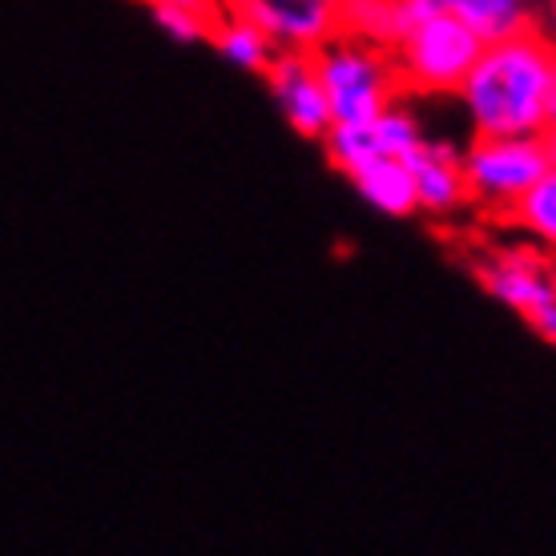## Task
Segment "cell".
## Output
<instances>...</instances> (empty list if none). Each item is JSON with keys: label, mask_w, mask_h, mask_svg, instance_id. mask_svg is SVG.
Listing matches in <instances>:
<instances>
[{"label": "cell", "mask_w": 556, "mask_h": 556, "mask_svg": "<svg viewBox=\"0 0 556 556\" xmlns=\"http://www.w3.org/2000/svg\"><path fill=\"white\" fill-rule=\"evenodd\" d=\"M472 275L504 311L525 319L548 348H556V258L536 242L492 247L476 254Z\"/></svg>", "instance_id": "277c9868"}, {"label": "cell", "mask_w": 556, "mask_h": 556, "mask_svg": "<svg viewBox=\"0 0 556 556\" xmlns=\"http://www.w3.org/2000/svg\"><path fill=\"white\" fill-rule=\"evenodd\" d=\"M343 33L355 41L395 49L407 37V4L404 0H343Z\"/></svg>", "instance_id": "7c38bea8"}, {"label": "cell", "mask_w": 556, "mask_h": 556, "mask_svg": "<svg viewBox=\"0 0 556 556\" xmlns=\"http://www.w3.org/2000/svg\"><path fill=\"white\" fill-rule=\"evenodd\" d=\"M210 45H214V53L223 56L230 70L254 73V77H263L270 70V61L278 56V45L270 41V33L247 13H238L235 4H226L223 13H218Z\"/></svg>", "instance_id": "30bf717a"}, {"label": "cell", "mask_w": 556, "mask_h": 556, "mask_svg": "<svg viewBox=\"0 0 556 556\" xmlns=\"http://www.w3.org/2000/svg\"><path fill=\"white\" fill-rule=\"evenodd\" d=\"M544 146H548V153H553V166H556V126L544 129Z\"/></svg>", "instance_id": "ac0fdd59"}, {"label": "cell", "mask_w": 556, "mask_h": 556, "mask_svg": "<svg viewBox=\"0 0 556 556\" xmlns=\"http://www.w3.org/2000/svg\"><path fill=\"white\" fill-rule=\"evenodd\" d=\"M504 223L513 226L520 238L536 242L541 251H548L556 258V166L516 202Z\"/></svg>", "instance_id": "4fadbf2b"}, {"label": "cell", "mask_w": 556, "mask_h": 556, "mask_svg": "<svg viewBox=\"0 0 556 556\" xmlns=\"http://www.w3.org/2000/svg\"><path fill=\"white\" fill-rule=\"evenodd\" d=\"M146 9H206V13H223L226 0H141Z\"/></svg>", "instance_id": "e0dca14e"}, {"label": "cell", "mask_w": 556, "mask_h": 556, "mask_svg": "<svg viewBox=\"0 0 556 556\" xmlns=\"http://www.w3.org/2000/svg\"><path fill=\"white\" fill-rule=\"evenodd\" d=\"M541 13L548 16V21H556V0H541Z\"/></svg>", "instance_id": "d6986e66"}, {"label": "cell", "mask_w": 556, "mask_h": 556, "mask_svg": "<svg viewBox=\"0 0 556 556\" xmlns=\"http://www.w3.org/2000/svg\"><path fill=\"white\" fill-rule=\"evenodd\" d=\"M238 13L270 33L278 49L319 53L323 45L343 37V0H230Z\"/></svg>", "instance_id": "52a82bcc"}, {"label": "cell", "mask_w": 556, "mask_h": 556, "mask_svg": "<svg viewBox=\"0 0 556 556\" xmlns=\"http://www.w3.org/2000/svg\"><path fill=\"white\" fill-rule=\"evenodd\" d=\"M150 16L178 45H210L218 25V13H206V9H150Z\"/></svg>", "instance_id": "2e32d148"}, {"label": "cell", "mask_w": 556, "mask_h": 556, "mask_svg": "<svg viewBox=\"0 0 556 556\" xmlns=\"http://www.w3.org/2000/svg\"><path fill=\"white\" fill-rule=\"evenodd\" d=\"M226 4H230V0H226Z\"/></svg>", "instance_id": "7402d4cb"}, {"label": "cell", "mask_w": 556, "mask_h": 556, "mask_svg": "<svg viewBox=\"0 0 556 556\" xmlns=\"http://www.w3.org/2000/svg\"><path fill=\"white\" fill-rule=\"evenodd\" d=\"M419 186V214L431 223H447L472 206L468 178H464V150L444 138H428L424 150L412 157Z\"/></svg>", "instance_id": "ba28073f"}, {"label": "cell", "mask_w": 556, "mask_h": 556, "mask_svg": "<svg viewBox=\"0 0 556 556\" xmlns=\"http://www.w3.org/2000/svg\"><path fill=\"white\" fill-rule=\"evenodd\" d=\"M553 169L544 138H472L464 146V178L480 214L508 218L513 206Z\"/></svg>", "instance_id": "5b68a950"}, {"label": "cell", "mask_w": 556, "mask_h": 556, "mask_svg": "<svg viewBox=\"0 0 556 556\" xmlns=\"http://www.w3.org/2000/svg\"><path fill=\"white\" fill-rule=\"evenodd\" d=\"M484 37L459 13L440 4L419 25L407 28V37L391 53L404 77V89L424 98H456L459 85L468 81L472 65L484 53Z\"/></svg>", "instance_id": "3957f363"}, {"label": "cell", "mask_w": 556, "mask_h": 556, "mask_svg": "<svg viewBox=\"0 0 556 556\" xmlns=\"http://www.w3.org/2000/svg\"><path fill=\"white\" fill-rule=\"evenodd\" d=\"M376 134H379V146H383L388 157H407V162H412V157L424 150V141H428V134H424V126H419V117L407 110L404 101H395L383 117H376Z\"/></svg>", "instance_id": "9a60e30c"}, {"label": "cell", "mask_w": 556, "mask_h": 556, "mask_svg": "<svg viewBox=\"0 0 556 556\" xmlns=\"http://www.w3.org/2000/svg\"><path fill=\"white\" fill-rule=\"evenodd\" d=\"M452 13H459L468 25L492 41H508L536 28V13H541V0H452L447 4Z\"/></svg>", "instance_id": "8fae6325"}, {"label": "cell", "mask_w": 556, "mask_h": 556, "mask_svg": "<svg viewBox=\"0 0 556 556\" xmlns=\"http://www.w3.org/2000/svg\"><path fill=\"white\" fill-rule=\"evenodd\" d=\"M444 4H452V0H444Z\"/></svg>", "instance_id": "44dd1931"}, {"label": "cell", "mask_w": 556, "mask_h": 556, "mask_svg": "<svg viewBox=\"0 0 556 556\" xmlns=\"http://www.w3.org/2000/svg\"><path fill=\"white\" fill-rule=\"evenodd\" d=\"M315 61H319V77L327 85V98H331L334 126L376 122L404 93L395 53L383 45L355 41L343 33L331 45H323Z\"/></svg>", "instance_id": "7a4b0ae2"}, {"label": "cell", "mask_w": 556, "mask_h": 556, "mask_svg": "<svg viewBox=\"0 0 556 556\" xmlns=\"http://www.w3.org/2000/svg\"><path fill=\"white\" fill-rule=\"evenodd\" d=\"M556 85V45L541 28L484 45L468 81L459 85V110L472 138H544Z\"/></svg>", "instance_id": "6da1fadb"}, {"label": "cell", "mask_w": 556, "mask_h": 556, "mask_svg": "<svg viewBox=\"0 0 556 556\" xmlns=\"http://www.w3.org/2000/svg\"><path fill=\"white\" fill-rule=\"evenodd\" d=\"M348 181L355 186V194L383 218H412V214H419L416 169H412L407 157H376L371 166H363Z\"/></svg>", "instance_id": "9c48e42d"}, {"label": "cell", "mask_w": 556, "mask_h": 556, "mask_svg": "<svg viewBox=\"0 0 556 556\" xmlns=\"http://www.w3.org/2000/svg\"><path fill=\"white\" fill-rule=\"evenodd\" d=\"M327 162H331L334 174L343 178H355L363 166H371L376 157H388L383 146H379L376 122H359V126H331V134L319 141Z\"/></svg>", "instance_id": "5bb4252c"}, {"label": "cell", "mask_w": 556, "mask_h": 556, "mask_svg": "<svg viewBox=\"0 0 556 556\" xmlns=\"http://www.w3.org/2000/svg\"><path fill=\"white\" fill-rule=\"evenodd\" d=\"M263 85L266 93H270V101H275L278 117L291 126V134H299L303 141H323L331 134L334 113H331V98H327V85L319 77L315 53L278 49L270 70L263 73Z\"/></svg>", "instance_id": "8992f818"}, {"label": "cell", "mask_w": 556, "mask_h": 556, "mask_svg": "<svg viewBox=\"0 0 556 556\" xmlns=\"http://www.w3.org/2000/svg\"><path fill=\"white\" fill-rule=\"evenodd\" d=\"M548 126H556V85H553V101H548Z\"/></svg>", "instance_id": "ffe728a7"}]
</instances>
